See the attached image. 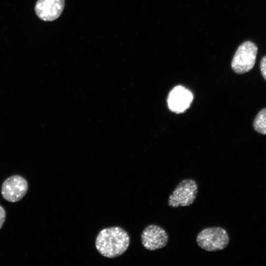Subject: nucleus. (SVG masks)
Instances as JSON below:
<instances>
[{"label":"nucleus","mask_w":266,"mask_h":266,"mask_svg":"<svg viewBox=\"0 0 266 266\" xmlns=\"http://www.w3.org/2000/svg\"><path fill=\"white\" fill-rule=\"evenodd\" d=\"M260 66L262 74L264 79L266 80V56L262 59Z\"/></svg>","instance_id":"10"},{"label":"nucleus","mask_w":266,"mask_h":266,"mask_svg":"<svg viewBox=\"0 0 266 266\" xmlns=\"http://www.w3.org/2000/svg\"><path fill=\"white\" fill-rule=\"evenodd\" d=\"M253 126L257 132L266 134V108L258 113L254 119Z\"/></svg>","instance_id":"9"},{"label":"nucleus","mask_w":266,"mask_h":266,"mask_svg":"<svg viewBox=\"0 0 266 266\" xmlns=\"http://www.w3.org/2000/svg\"><path fill=\"white\" fill-rule=\"evenodd\" d=\"M28 189V184L26 179L20 175H13L3 182L1 194L5 200L15 202L20 200L25 196Z\"/></svg>","instance_id":"5"},{"label":"nucleus","mask_w":266,"mask_h":266,"mask_svg":"<svg viewBox=\"0 0 266 266\" xmlns=\"http://www.w3.org/2000/svg\"><path fill=\"white\" fill-rule=\"evenodd\" d=\"M65 0H38L35 5V12L40 19L52 21L62 14Z\"/></svg>","instance_id":"8"},{"label":"nucleus","mask_w":266,"mask_h":266,"mask_svg":"<svg viewBox=\"0 0 266 266\" xmlns=\"http://www.w3.org/2000/svg\"><path fill=\"white\" fill-rule=\"evenodd\" d=\"M198 246L202 249L214 252L224 249L230 238L227 231L220 227H211L202 230L196 237Z\"/></svg>","instance_id":"2"},{"label":"nucleus","mask_w":266,"mask_h":266,"mask_svg":"<svg viewBox=\"0 0 266 266\" xmlns=\"http://www.w3.org/2000/svg\"><path fill=\"white\" fill-rule=\"evenodd\" d=\"M258 52L256 45L250 41L242 43L237 48L232 61L233 70L238 74H243L254 67Z\"/></svg>","instance_id":"4"},{"label":"nucleus","mask_w":266,"mask_h":266,"mask_svg":"<svg viewBox=\"0 0 266 266\" xmlns=\"http://www.w3.org/2000/svg\"><path fill=\"white\" fill-rule=\"evenodd\" d=\"M193 100L192 92L183 86L179 85L173 88L167 97L169 109L176 113H183L190 106Z\"/></svg>","instance_id":"7"},{"label":"nucleus","mask_w":266,"mask_h":266,"mask_svg":"<svg viewBox=\"0 0 266 266\" xmlns=\"http://www.w3.org/2000/svg\"><path fill=\"white\" fill-rule=\"evenodd\" d=\"M141 243L147 250L154 251L165 247L168 241V236L165 229L154 224L147 226L141 234Z\"/></svg>","instance_id":"6"},{"label":"nucleus","mask_w":266,"mask_h":266,"mask_svg":"<svg viewBox=\"0 0 266 266\" xmlns=\"http://www.w3.org/2000/svg\"><path fill=\"white\" fill-rule=\"evenodd\" d=\"M6 218V212L2 206L0 205V229L2 228Z\"/></svg>","instance_id":"11"},{"label":"nucleus","mask_w":266,"mask_h":266,"mask_svg":"<svg viewBox=\"0 0 266 266\" xmlns=\"http://www.w3.org/2000/svg\"><path fill=\"white\" fill-rule=\"evenodd\" d=\"M130 243V236L125 230L119 227H112L100 231L96 237L95 245L100 254L112 258L123 254Z\"/></svg>","instance_id":"1"},{"label":"nucleus","mask_w":266,"mask_h":266,"mask_svg":"<svg viewBox=\"0 0 266 266\" xmlns=\"http://www.w3.org/2000/svg\"><path fill=\"white\" fill-rule=\"evenodd\" d=\"M198 192V185L195 180L183 179L169 196L168 205L173 208L190 206L195 200Z\"/></svg>","instance_id":"3"}]
</instances>
